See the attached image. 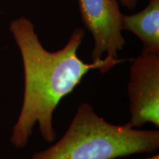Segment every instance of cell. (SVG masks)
Masks as SVG:
<instances>
[{"label":"cell","instance_id":"cell-1","mask_svg":"<svg viewBox=\"0 0 159 159\" xmlns=\"http://www.w3.org/2000/svg\"><path fill=\"white\" fill-rule=\"evenodd\" d=\"M9 30L21 53L25 74L23 102L11 142L16 148H25L38 124L43 140L53 143L57 138L53 114L60 102L89 71L99 69L104 74L116 64L105 57L91 63L80 58L77 50L85 36L83 28L75 29L64 47L55 52L43 47L28 18L13 19Z\"/></svg>","mask_w":159,"mask_h":159},{"label":"cell","instance_id":"cell-2","mask_svg":"<svg viewBox=\"0 0 159 159\" xmlns=\"http://www.w3.org/2000/svg\"><path fill=\"white\" fill-rule=\"evenodd\" d=\"M159 149L158 130H139L113 125L83 102L63 136L30 159H115L134 154L153 153Z\"/></svg>","mask_w":159,"mask_h":159},{"label":"cell","instance_id":"cell-3","mask_svg":"<svg viewBox=\"0 0 159 159\" xmlns=\"http://www.w3.org/2000/svg\"><path fill=\"white\" fill-rule=\"evenodd\" d=\"M81 19L85 28L94 38V46L91 53V62L100 61L104 56L119 64L118 52L125 45L122 35V18L117 0H78Z\"/></svg>","mask_w":159,"mask_h":159},{"label":"cell","instance_id":"cell-4","mask_svg":"<svg viewBox=\"0 0 159 159\" xmlns=\"http://www.w3.org/2000/svg\"><path fill=\"white\" fill-rule=\"evenodd\" d=\"M128 94L130 119L138 128L147 123L159 127V54L142 52L133 61L129 70Z\"/></svg>","mask_w":159,"mask_h":159},{"label":"cell","instance_id":"cell-5","mask_svg":"<svg viewBox=\"0 0 159 159\" xmlns=\"http://www.w3.org/2000/svg\"><path fill=\"white\" fill-rule=\"evenodd\" d=\"M122 29L141 40L142 52L159 54V0H150L144 9L135 14H123Z\"/></svg>","mask_w":159,"mask_h":159},{"label":"cell","instance_id":"cell-6","mask_svg":"<svg viewBox=\"0 0 159 159\" xmlns=\"http://www.w3.org/2000/svg\"><path fill=\"white\" fill-rule=\"evenodd\" d=\"M117 1L129 10L134 9L138 2V0H117Z\"/></svg>","mask_w":159,"mask_h":159},{"label":"cell","instance_id":"cell-7","mask_svg":"<svg viewBox=\"0 0 159 159\" xmlns=\"http://www.w3.org/2000/svg\"><path fill=\"white\" fill-rule=\"evenodd\" d=\"M144 159H159V155L158 154L154 155V156H152L151 157H148V158H146Z\"/></svg>","mask_w":159,"mask_h":159},{"label":"cell","instance_id":"cell-8","mask_svg":"<svg viewBox=\"0 0 159 159\" xmlns=\"http://www.w3.org/2000/svg\"><path fill=\"white\" fill-rule=\"evenodd\" d=\"M149 1H150V0H149Z\"/></svg>","mask_w":159,"mask_h":159}]
</instances>
